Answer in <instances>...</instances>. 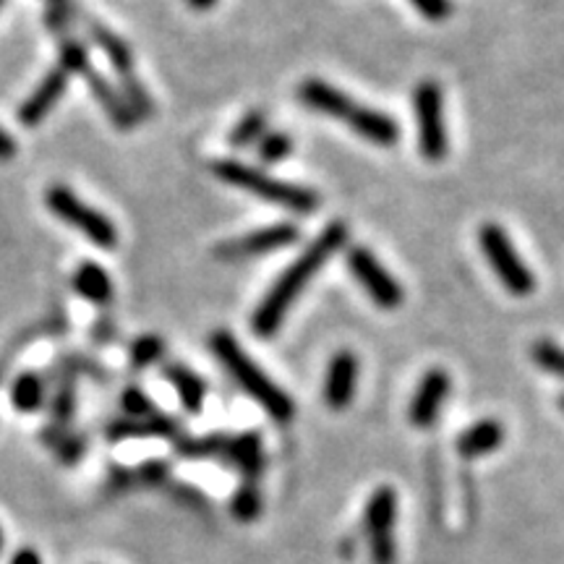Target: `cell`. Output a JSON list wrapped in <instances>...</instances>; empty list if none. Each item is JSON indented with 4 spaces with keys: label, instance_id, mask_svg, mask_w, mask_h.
I'll list each match as a JSON object with an SVG mask.
<instances>
[{
    "label": "cell",
    "instance_id": "8",
    "mask_svg": "<svg viewBox=\"0 0 564 564\" xmlns=\"http://www.w3.org/2000/svg\"><path fill=\"white\" fill-rule=\"evenodd\" d=\"M345 262H348L352 278L361 282V288L379 308H398L403 303V285L387 272V267L366 246L348 249Z\"/></svg>",
    "mask_w": 564,
    "mask_h": 564
},
{
    "label": "cell",
    "instance_id": "31",
    "mask_svg": "<svg viewBox=\"0 0 564 564\" xmlns=\"http://www.w3.org/2000/svg\"><path fill=\"white\" fill-rule=\"evenodd\" d=\"M74 384H70V373L68 379L58 387V392H55L53 398V419L58 426H66V423L70 421V415H74Z\"/></svg>",
    "mask_w": 564,
    "mask_h": 564
},
{
    "label": "cell",
    "instance_id": "5",
    "mask_svg": "<svg viewBox=\"0 0 564 564\" xmlns=\"http://www.w3.org/2000/svg\"><path fill=\"white\" fill-rule=\"evenodd\" d=\"M478 246H481L486 262L491 264L494 274H497L499 282L518 299H525V295L533 293L535 278L523 259H520L518 249L507 236V230L497 223H486L478 230Z\"/></svg>",
    "mask_w": 564,
    "mask_h": 564
},
{
    "label": "cell",
    "instance_id": "12",
    "mask_svg": "<svg viewBox=\"0 0 564 564\" xmlns=\"http://www.w3.org/2000/svg\"><path fill=\"white\" fill-rule=\"evenodd\" d=\"M68 82H70V74H66L61 66H55L51 74L37 84V89L21 102V108L17 112L19 123L26 126V129H34V126L45 121V118L53 112L55 105H58L61 97L66 95Z\"/></svg>",
    "mask_w": 564,
    "mask_h": 564
},
{
    "label": "cell",
    "instance_id": "22",
    "mask_svg": "<svg viewBox=\"0 0 564 564\" xmlns=\"http://www.w3.org/2000/svg\"><path fill=\"white\" fill-rule=\"evenodd\" d=\"M40 436L51 444L55 455H58V460L66 465H74L84 455V449H87V442H84L82 436L66 434L63 429H47V432H42Z\"/></svg>",
    "mask_w": 564,
    "mask_h": 564
},
{
    "label": "cell",
    "instance_id": "9",
    "mask_svg": "<svg viewBox=\"0 0 564 564\" xmlns=\"http://www.w3.org/2000/svg\"><path fill=\"white\" fill-rule=\"evenodd\" d=\"M394 514H398V494L390 486L373 491L364 514V528L366 535H369L373 564H394V554H398L392 539Z\"/></svg>",
    "mask_w": 564,
    "mask_h": 564
},
{
    "label": "cell",
    "instance_id": "35",
    "mask_svg": "<svg viewBox=\"0 0 564 564\" xmlns=\"http://www.w3.org/2000/svg\"><path fill=\"white\" fill-rule=\"evenodd\" d=\"M17 158V141L9 131L0 129V160H13Z\"/></svg>",
    "mask_w": 564,
    "mask_h": 564
},
{
    "label": "cell",
    "instance_id": "24",
    "mask_svg": "<svg viewBox=\"0 0 564 564\" xmlns=\"http://www.w3.org/2000/svg\"><path fill=\"white\" fill-rule=\"evenodd\" d=\"M121 79V97L129 105L133 118H150L152 116V97L150 91L141 87L139 79L133 74L118 76Z\"/></svg>",
    "mask_w": 564,
    "mask_h": 564
},
{
    "label": "cell",
    "instance_id": "14",
    "mask_svg": "<svg viewBox=\"0 0 564 564\" xmlns=\"http://www.w3.org/2000/svg\"><path fill=\"white\" fill-rule=\"evenodd\" d=\"M502 442H505L502 423L486 419V421L474 423V426L465 429V432L457 436V453L468 457V460H474V457L494 453Z\"/></svg>",
    "mask_w": 564,
    "mask_h": 564
},
{
    "label": "cell",
    "instance_id": "4",
    "mask_svg": "<svg viewBox=\"0 0 564 564\" xmlns=\"http://www.w3.org/2000/svg\"><path fill=\"white\" fill-rule=\"evenodd\" d=\"M212 173L217 175L228 186L241 188L246 194L259 196V199L280 204L282 209L295 212V215H312L319 207V194L312 192V188L295 186V183L272 178L257 167L243 165L238 160H217L212 165Z\"/></svg>",
    "mask_w": 564,
    "mask_h": 564
},
{
    "label": "cell",
    "instance_id": "29",
    "mask_svg": "<svg viewBox=\"0 0 564 564\" xmlns=\"http://www.w3.org/2000/svg\"><path fill=\"white\" fill-rule=\"evenodd\" d=\"M121 408L129 419H150V415H154V403L150 400V394L139 390V387H129L121 394Z\"/></svg>",
    "mask_w": 564,
    "mask_h": 564
},
{
    "label": "cell",
    "instance_id": "16",
    "mask_svg": "<svg viewBox=\"0 0 564 564\" xmlns=\"http://www.w3.org/2000/svg\"><path fill=\"white\" fill-rule=\"evenodd\" d=\"M87 82H89V89H91V95L97 97V100H100V105H102V110L108 112L110 116V121L116 123V129H121V131H131L133 129V123H137V118L131 116V110H129V105L123 102V97H121V91H118L116 87H112V84L105 79L102 74H97V70H87Z\"/></svg>",
    "mask_w": 564,
    "mask_h": 564
},
{
    "label": "cell",
    "instance_id": "40",
    "mask_svg": "<svg viewBox=\"0 0 564 564\" xmlns=\"http://www.w3.org/2000/svg\"><path fill=\"white\" fill-rule=\"evenodd\" d=\"M3 3H6V0H0V9H3Z\"/></svg>",
    "mask_w": 564,
    "mask_h": 564
},
{
    "label": "cell",
    "instance_id": "3",
    "mask_svg": "<svg viewBox=\"0 0 564 564\" xmlns=\"http://www.w3.org/2000/svg\"><path fill=\"white\" fill-rule=\"evenodd\" d=\"M209 348L217 356V361L225 366V371L236 379V384L241 387L251 400H257V403L262 405L274 421L278 423L293 421L295 415L293 400L288 398V394L282 392L280 387L274 384L249 356H246L236 337L225 333V329H217V333L209 337Z\"/></svg>",
    "mask_w": 564,
    "mask_h": 564
},
{
    "label": "cell",
    "instance_id": "39",
    "mask_svg": "<svg viewBox=\"0 0 564 564\" xmlns=\"http://www.w3.org/2000/svg\"><path fill=\"white\" fill-rule=\"evenodd\" d=\"M560 408H562V411H564V394H562V398H560Z\"/></svg>",
    "mask_w": 564,
    "mask_h": 564
},
{
    "label": "cell",
    "instance_id": "17",
    "mask_svg": "<svg viewBox=\"0 0 564 564\" xmlns=\"http://www.w3.org/2000/svg\"><path fill=\"white\" fill-rule=\"evenodd\" d=\"M84 24H87V32H89L91 42H95V45L100 47V51H102L105 55H108L110 66L116 68V74H118V76H129V74H133V55H131V47L126 45V42H123L121 37H118L116 32H110L108 26L100 24V21L87 19V21H84Z\"/></svg>",
    "mask_w": 564,
    "mask_h": 564
},
{
    "label": "cell",
    "instance_id": "11",
    "mask_svg": "<svg viewBox=\"0 0 564 564\" xmlns=\"http://www.w3.org/2000/svg\"><path fill=\"white\" fill-rule=\"evenodd\" d=\"M358 358L356 352L340 350L329 358L327 377H324V403L333 411H345L352 403L358 390Z\"/></svg>",
    "mask_w": 564,
    "mask_h": 564
},
{
    "label": "cell",
    "instance_id": "32",
    "mask_svg": "<svg viewBox=\"0 0 564 564\" xmlns=\"http://www.w3.org/2000/svg\"><path fill=\"white\" fill-rule=\"evenodd\" d=\"M411 3L432 21H442L449 17V0H411Z\"/></svg>",
    "mask_w": 564,
    "mask_h": 564
},
{
    "label": "cell",
    "instance_id": "36",
    "mask_svg": "<svg viewBox=\"0 0 564 564\" xmlns=\"http://www.w3.org/2000/svg\"><path fill=\"white\" fill-rule=\"evenodd\" d=\"M11 564H42V560L34 549H19V552L11 556Z\"/></svg>",
    "mask_w": 564,
    "mask_h": 564
},
{
    "label": "cell",
    "instance_id": "15",
    "mask_svg": "<svg viewBox=\"0 0 564 564\" xmlns=\"http://www.w3.org/2000/svg\"><path fill=\"white\" fill-rule=\"evenodd\" d=\"M178 434V423L171 415H150V419H121L112 421L108 426L110 442L137 440V436H175Z\"/></svg>",
    "mask_w": 564,
    "mask_h": 564
},
{
    "label": "cell",
    "instance_id": "26",
    "mask_svg": "<svg viewBox=\"0 0 564 564\" xmlns=\"http://www.w3.org/2000/svg\"><path fill=\"white\" fill-rule=\"evenodd\" d=\"M58 66L66 70V74H87L91 68L89 66V53L82 42H76L74 37L61 40V63Z\"/></svg>",
    "mask_w": 564,
    "mask_h": 564
},
{
    "label": "cell",
    "instance_id": "10",
    "mask_svg": "<svg viewBox=\"0 0 564 564\" xmlns=\"http://www.w3.org/2000/svg\"><path fill=\"white\" fill-rule=\"evenodd\" d=\"M301 238V232L291 223H274L267 225V228L251 230L241 238H230L217 246V257L228 259V262H238V259H257L267 257V253L285 249V246H293Z\"/></svg>",
    "mask_w": 564,
    "mask_h": 564
},
{
    "label": "cell",
    "instance_id": "2",
    "mask_svg": "<svg viewBox=\"0 0 564 564\" xmlns=\"http://www.w3.org/2000/svg\"><path fill=\"white\" fill-rule=\"evenodd\" d=\"M299 97L308 110L322 112V116L329 118H340L358 137L371 141V144L392 147L400 139V126L392 116H387L382 110L366 108V105L356 102L345 91L335 89L333 84L322 79H306L299 87Z\"/></svg>",
    "mask_w": 564,
    "mask_h": 564
},
{
    "label": "cell",
    "instance_id": "25",
    "mask_svg": "<svg viewBox=\"0 0 564 564\" xmlns=\"http://www.w3.org/2000/svg\"><path fill=\"white\" fill-rule=\"evenodd\" d=\"M230 512L236 514L241 523H251V520H257V514L262 512V494H259L257 486H253L251 481L246 484L243 489L232 497Z\"/></svg>",
    "mask_w": 564,
    "mask_h": 564
},
{
    "label": "cell",
    "instance_id": "27",
    "mask_svg": "<svg viewBox=\"0 0 564 564\" xmlns=\"http://www.w3.org/2000/svg\"><path fill=\"white\" fill-rule=\"evenodd\" d=\"M162 350H165V345H162L158 335L139 337V340L131 345V366L133 369H147V366L160 361Z\"/></svg>",
    "mask_w": 564,
    "mask_h": 564
},
{
    "label": "cell",
    "instance_id": "21",
    "mask_svg": "<svg viewBox=\"0 0 564 564\" xmlns=\"http://www.w3.org/2000/svg\"><path fill=\"white\" fill-rule=\"evenodd\" d=\"M47 398V382L40 373L26 371L17 377V382L11 387V403L21 413H34L45 405Z\"/></svg>",
    "mask_w": 564,
    "mask_h": 564
},
{
    "label": "cell",
    "instance_id": "33",
    "mask_svg": "<svg viewBox=\"0 0 564 564\" xmlns=\"http://www.w3.org/2000/svg\"><path fill=\"white\" fill-rule=\"evenodd\" d=\"M167 476V465L165 463H147L144 468H139V481L141 484H150V486H158L165 481Z\"/></svg>",
    "mask_w": 564,
    "mask_h": 564
},
{
    "label": "cell",
    "instance_id": "28",
    "mask_svg": "<svg viewBox=\"0 0 564 564\" xmlns=\"http://www.w3.org/2000/svg\"><path fill=\"white\" fill-rule=\"evenodd\" d=\"M533 361L544 371L564 379V348H560L556 343H549V340L535 343L533 345Z\"/></svg>",
    "mask_w": 564,
    "mask_h": 564
},
{
    "label": "cell",
    "instance_id": "37",
    "mask_svg": "<svg viewBox=\"0 0 564 564\" xmlns=\"http://www.w3.org/2000/svg\"><path fill=\"white\" fill-rule=\"evenodd\" d=\"M188 6H192V9H196V11H207V9H212V6L217 3V0H186Z\"/></svg>",
    "mask_w": 564,
    "mask_h": 564
},
{
    "label": "cell",
    "instance_id": "38",
    "mask_svg": "<svg viewBox=\"0 0 564 564\" xmlns=\"http://www.w3.org/2000/svg\"><path fill=\"white\" fill-rule=\"evenodd\" d=\"M0 549H3V528H0Z\"/></svg>",
    "mask_w": 564,
    "mask_h": 564
},
{
    "label": "cell",
    "instance_id": "18",
    "mask_svg": "<svg viewBox=\"0 0 564 564\" xmlns=\"http://www.w3.org/2000/svg\"><path fill=\"white\" fill-rule=\"evenodd\" d=\"M74 291L79 293L82 299L105 306V303L112 301V280L100 264L84 262L79 264V270L74 272Z\"/></svg>",
    "mask_w": 564,
    "mask_h": 564
},
{
    "label": "cell",
    "instance_id": "1",
    "mask_svg": "<svg viewBox=\"0 0 564 564\" xmlns=\"http://www.w3.org/2000/svg\"><path fill=\"white\" fill-rule=\"evenodd\" d=\"M348 243V225L345 223H329L322 230V236L301 253L295 262L280 274L278 282L267 291V295L259 301L257 312L251 316V327L259 337H272L280 329L282 319H285L288 308L299 301L303 288L312 282L329 257H335L343 246Z\"/></svg>",
    "mask_w": 564,
    "mask_h": 564
},
{
    "label": "cell",
    "instance_id": "19",
    "mask_svg": "<svg viewBox=\"0 0 564 564\" xmlns=\"http://www.w3.org/2000/svg\"><path fill=\"white\" fill-rule=\"evenodd\" d=\"M165 379L175 387V392H178V398H181V405L186 408L188 413L202 411L204 398H207V387H204V382L196 377L194 371H188L186 366L171 364L165 369Z\"/></svg>",
    "mask_w": 564,
    "mask_h": 564
},
{
    "label": "cell",
    "instance_id": "23",
    "mask_svg": "<svg viewBox=\"0 0 564 564\" xmlns=\"http://www.w3.org/2000/svg\"><path fill=\"white\" fill-rule=\"evenodd\" d=\"M267 129V116L262 110H251L249 116H243L241 121L236 123V129L230 131V144L236 150H246L253 141H262Z\"/></svg>",
    "mask_w": 564,
    "mask_h": 564
},
{
    "label": "cell",
    "instance_id": "7",
    "mask_svg": "<svg viewBox=\"0 0 564 564\" xmlns=\"http://www.w3.org/2000/svg\"><path fill=\"white\" fill-rule=\"evenodd\" d=\"M413 112L419 123V150L429 162L447 158V123H444V95L436 82H421L413 91Z\"/></svg>",
    "mask_w": 564,
    "mask_h": 564
},
{
    "label": "cell",
    "instance_id": "13",
    "mask_svg": "<svg viewBox=\"0 0 564 564\" xmlns=\"http://www.w3.org/2000/svg\"><path fill=\"white\" fill-rule=\"evenodd\" d=\"M449 394V373L444 369H432L426 371V377L421 379L419 390H415L411 400V423L419 429L434 426L436 419H440L444 400Z\"/></svg>",
    "mask_w": 564,
    "mask_h": 564
},
{
    "label": "cell",
    "instance_id": "34",
    "mask_svg": "<svg viewBox=\"0 0 564 564\" xmlns=\"http://www.w3.org/2000/svg\"><path fill=\"white\" fill-rule=\"evenodd\" d=\"M47 3H51V11L61 13V17H63V19H68L70 24H74V21L82 17L79 6H76L74 0H47Z\"/></svg>",
    "mask_w": 564,
    "mask_h": 564
},
{
    "label": "cell",
    "instance_id": "30",
    "mask_svg": "<svg viewBox=\"0 0 564 564\" xmlns=\"http://www.w3.org/2000/svg\"><path fill=\"white\" fill-rule=\"evenodd\" d=\"M291 152H293V141L280 131L264 133L262 141H259V158H262L264 162H280V160H285Z\"/></svg>",
    "mask_w": 564,
    "mask_h": 564
},
{
    "label": "cell",
    "instance_id": "6",
    "mask_svg": "<svg viewBox=\"0 0 564 564\" xmlns=\"http://www.w3.org/2000/svg\"><path fill=\"white\" fill-rule=\"evenodd\" d=\"M45 202H47V209H51L58 220L70 225L74 230H79L82 236L89 238L91 243L100 246V249H116L118 230L110 217L102 215V212H97L95 207H89L87 202H82L68 186L55 183V186L47 188Z\"/></svg>",
    "mask_w": 564,
    "mask_h": 564
},
{
    "label": "cell",
    "instance_id": "20",
    "mask_svg": "<svg viewBox=\"0 0 564 564\" xmlns=\"http://www.w3.org/2000/svg\"><path fill=\"white\" fill-rule=\"evenodd\" d=\"M223 455H228L230 463L238 465L249 481H253V478L259 476V470H262V465H264L262 463V440H259V434L232 436V440H228V447H225Z\"/></svg>",
    "mask_w": 564,
    "mask_h": 564
}]
</instances>
